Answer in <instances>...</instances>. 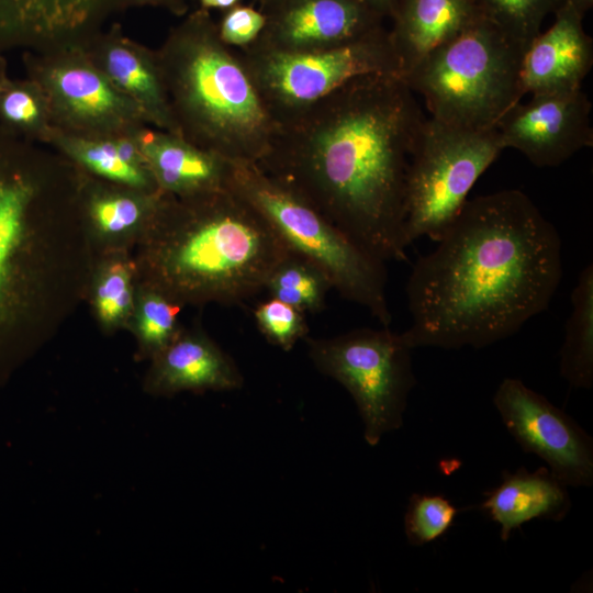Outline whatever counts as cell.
<instances>
[{
	"instance_id": "cell-1",
	"label": "cell",
	"mask_w": 593,
	"mask_h": 593,
	"mask_svg": "<svg viewBox=\"0 0 593 593\" xmlns=\"http://www.w3.org/2000/svg\"><path fill=\"white\" fill-rule=\"evenodd\" d=\"M425 118L401 76L357 77L279 123L257 165L374 257L403 261L406 172Z\"/></svg>"
},
{
	"instance_id": "cell-2",
	"label": "cell",
	"mask_w": 593,
	"mask_h": 593,
	"mask_svg": "<svg viewBox=\"0 0 593 593\" xmlns=\"http://www.w3.org/2000/svg\"><path fill=\"white\" fill-rule=\"evenodd\" d=\"M405 287L413 348L475 349L516 334L562 279L555 225L518 189L468 199Z\"/></svg>"
},
{
	"instance_id": "cell-3",
	"label": "cell",
	"mask_w": 593,
	"mask_h": 593,
	"mask_svg": "<svg viewBox=\"0 0 593 593\" xmlns=\"http://www.w3.org/2000/svg\"><path fill=\"white\" fill-rule=\"evenodd\" d=\"M83 171L0 128V387L57 334L94 286Z\"/></svg>"
},
{
	"instance_id": "cell-4",
	"label": "cell",
	"mask_w": 593,
	"mask_h": 593,
	"mask_svg": "<svg viewBox=\"0 0 593 593\" xmlns=\"http://www.w3.org/2000/svg\"><path fill=\"white\" fill-rule=\"evenodd\" d=\"M290 253L266 219L226 187L184 197L160 191L134 233L128 264L139 291L182 307L230 305L265 290Z\"/></svg>"
},
{
	"instance_id": "cell-5",
	"label": "cell",
	"mask_w": 593,
	"mask_h": 593,
	"mask_svg": "<svg viewBox=\"0 0 593 593\" xmlns=\"http://www.w3.org/2000/svg\"><path fill=\"white\" fill-rule=\"evenodd\" d=\"M155 51L178 135L231 161H261L278 124L209 11L187 13Z\"/></svg>"
},
{
	"instance_id": "cell-6",
	"label": "cell",
	"mask_w": 593,
	"mask_h": 593,
	"mask_svg": "<svg viewBox=\"0 0 593 593\" xmlns=\"http://www.w3.org/2000/svg\"><path fill=\"white\" fill-rule=\"evenodd\" d=\"M525 49L481 15L402 78L430 118L461 128H494L524 96Z\"/></svg>"
},
{
	"instance_id": "cell-7",
	"label": "cell",
	"mask_w": 593,
	"mask_h": 593,
	"mask_svg": "<svg viewBox=\"0 0 593 593\" xmlns=\"http://www.w3.org/2000/svg\"><path fill=\"white\" fill-rule=\"evenodd\" d=\"M225 187L254 206L291 253L317 267L342 298L390 325L385 262L255 163L230 160Z\"/></svg>"
},
{
	"instance_id": "cell-8",
	"label": "cell",
	"mask_w": 593,
	"mask_h": 593,
	"mask_svg": "<svg viewBox=\"0 0 593 593\" xmlns=\"http://www.w3.org/2000/svg\"><path fill=\"white\" fill-rule=\"evenodd\" d=\"M502 150L495 128L468 130L424 119L405 180L404 227L410 245L421 237L440 238Z\"/></svg>"
},
{
	"instance_id": "cell-9",
	"label": "cell",
	"mask_w": 593,
	"mask_h": 593,
	"mask_svg": "<svg viewBox=\"0 0 593 593\" xmlns=\"http://www.w3.org/2000/svg\"><path fill=\"white\" fill-rule=\"evenodd\" d=\"M315 368L340 383L363 422L365 440L377 446L403 425L410 392L416 385L412 350L402 333L361 327L305 339Z\"/></svg>"
},
{
	"instance_id": "cell-10",
	"label": "cell",
	"mask_w": 593,
	"mask_h": 593,
	"mask_svg": "<svg viewBox=\"0 0 593 593\" xmlns=\"http://www.w3.org/2000/svg\"><path fill=\"white\" fill-rule=\"evenodd\" d=\"M236 51L277 124L357 77L401 76L384 27L348 43L312 52L281 53L248 47Z\"/></svg>"
},
{
	"instance_id": "cell-11",
	"label": "cell",
	"mask_w": 593,
	"mask_h": 593,
	"mask_svg": "<svg viewBox=\"0 0 593 593\" xmlns=\"http://www.w3.org/2000/svg\"><path fill=\"white\" fill-rule=\"evenodd\" d=\"M26 77L43 89L56 130L81 137L135 136L149 126L139 109L81 47L24 52Z\"/></svg>"
},
{
	"instance_id": "cell-12",
	"label": "cell",
	"mask_w": 593,
	"mask_h": 593,
	"mask_svg": "<svg viewBox=\"0 0 593 593\" xmlns=\"http://www.w3.org/2000/svg\"><path fill=\"white\" fill-rule=\"evenodd\" d=\"M493 403L524 451L542 459L568 486L593 484V440L564 411L516 378L500 383Z\"/></svg>"
},
{
	"instance_id": "cell-13",
	"label": "cell",
	"mask_w": 593,
	"mask_h": 593,
	"mask_svg": "<svg viewBox=\"0 0 593 593\" xmlns=\"http://www.w3.org/2000/svg\"><path fill=\"white\" fill-rule=\"evenodd\" d=\"M592 103L582 89L533 94L496 123L505 148L521 152L536 167H556L593 146Z\"/></svg>"
},
{
	"instance_id": "cell-14",
	"label": "cell",
	"mask_w": 593,
	"mask_h": 593,
	"mask_svg": "<svg viewBox=\"0 0 593 593\" xmlns=\"http://www.w3.org/2000/svg\"><path fill=\"white\" fill-rule=\"evenodd\" d=\"M262 12L266 25L247 47L281 53L338 46L383 27L384 20L360 0H281Z\"/></svg>"
},
{
	"instance_id": "cell-15",
	"label": "cell",
	"mask_w": 593,
	"mask_h": 593,
	"mask_svg": "<svg viewBox=\"0 0 593 593\" xmlns=\"http://www.w3.org/2000/svg\"><path fill=\"white\" fill-rule=\"evenodd\" d=\"M81 48L149 126L178 135L155 49L125 35L119 24L99 31Z\"/></svg>"
},
{
	"instance_id": "cell-16",
	"label": "cell",
	"mask_w": 593,
	"mask_h": 593,
	"mask_svg": "<svg viewBox=\"0 0 593 593\" xmlns=\"http://www.w3.org/2000/svg\"><path fill=\"white\" fill-rule=\"evenodd\" d=\"M553 23L528 44L522 60L524 94L581 89L593 65V41L583 18L563 0L553 12Z\"/></svg>"
},
{
	"instance_id": "cell-17",
	"label": "cell",
	"mask_w": 593,
	"mask_h": 593,
	"mask_svg": "<svg viewBox=\"0 0 593 593\" xmlns=\"http://www.w3.org/2000/svg\"><path fill=\"white\" fill-rule=\"evenodd\" d=\"M108 0H0V52H48L78 45Z\"/></svg>"
},
{
	"instance_id": "cell-18",
	"label": "cell",
	"mask_w": 593,
	"mask_h": 593,
	"mask_svg": "<svg viewBox=\"0 0 593 593\" xmlns=\"http://www.w3.org/2000/svg\"><path fill=\"white\" fill-rule=\"evenodd\" d=\"M244 378L234 359L200 331L180 332L153 357L146 390L155 395L181 391L240 389Z\"/></svg>"
},
{
	"instance_id": "cell-19",
	"label": "cell",
	"mask_w": 593,
	"mask_h": 593,
	"mask_svg": "<svg viewBox=\"0 0 593 593\" xmlns=\"http://www.w3.org/2000/svg\"><path fill=\"white\" fill-rule=\"evenodd\" d=\"M135 138L161 191L184 197L225 188L230 160L152 126Z\"/></svg>"
},
{
	"instance_id": "cell-20",
	"label": "cell",
	"mask_w": 593,
	"mask_h": 593,
	"mask_svg": "<svg viewBox=\"0 0 593 593\" xmlns=\"http://www.w3.org/2000/svg\"><path fill=\"white\" fill-rule=\"evenodd\" d=\"M479 16L473 0H398L388 32L401 77Z\"/></svg>"
},
{
	"instance_id": "cell-21",
	"label": "cell",
	"mask_w": 593,
	"mask_h": 593,
	"mask_svg": "<svg viewBox=\"0 0 593 593\" xmlns=\"http://www.w3.org/2000/svg\"><path fill=\"white\" fill-rule=\"evenodd\" d=\"M568 485L548 468L504 472L502 482L486 493L481 508L500 526L507 541L513 530L533 519L562 521L571 510Z\"/></svg>"
},
{
	"instance_id": "cell-22",
	"label": "cell",
	"mask_w": 593,
	"mask_h": 593,
	"mask_svg": "<svg viewBox=\"0 0 593 593\" xmlns=\"http://www.w3.org/2000/svg\"><path fill=\"white\" fill-rule=\"evenodd\" d=\"M135 136L81 137L55 130L47 146L88 175L143 191H158Z\"/></svg>"
},
{
	"instance_id": "cell-23",
	"label": "cell",
	"mask_w": 593,
	"mask_h": 593,
	"mask_svg": "<svg viewBox=\"0 0 593 593\" xmlns=\"http://www.w3.org/2000/svg\"><path fill=\"white\" fill-rule=\"evenodd\" d=\"M160 191L134 189L83 171V208L93 233L104 236L134 234L156 204Z\"/></svg>"
},
{
	"instance_id": "cell-24",
	"label": "cell",
	"mask_w": 593,
	"mask_h": 593,
	"mask_svg": "<svg viewBox=\"0 0 593 593\" xmlns=\"http://www.w3.org/2000/svg\"><path fill=\"white\" fill-rule=\"evenodd\" d=\"M572 309L560 349V374L575 389L593 385V265L580 272L571 293Z\"/></svg>"
},
{
	"instance_id": "cell-25",
	"label": "cell",
	"mask_w": 593,
	"mask_h": 593,
	"mask_svg": "<svg viewBox=\"0 0 593 593\" xmlns=\"http://www.w3.org/2000/svg\"><path fill=\"white\" fill-rule=\"evenodd\" d=\"M0 128L33 143L48 145L56 130L51 108L34 80L8 77L0 86Z\"/></svg>"
},
{
	"instance_id": "cell-26",
	"label": "cell",
	"mask_w": 593,
	"mask_h": 593,
	"mask_svg": "<svg viewBox=\"0 0 593 593\" xmlns=\"http://www.w3.org/2000/svg\"><path fill=\"white\" fill-rule=\"evenodd\" d=\"M331 289L328 279L317 267L293 253L273 269L265 284L271 298L305 314L322 311Z\"/></svg>"
},
{
	"instance_id": "cell-27",
	"label": "cell",
	"mask_w": 593,
	"mask_h": 593,
	"mask_svg": "<svg viewBox=\"0 0 593 593\" xmlns=\"http://www.w3.org/2000/svg\"><path fill=\"white\" fill-rule=\"evenodd\" d=\"M481 15L525 48L563 0H473Z\"/></svg>"
},
{
	"instance_id": "cell-28",
	"label": "cell",
	"mask_w": 593,
	"mask_h": 593,
	"mask_svg": "<svg viewBox=\"0 0 593 593\" xmlns=\"http://www.w3.org/2000/svg\"><path fill=\"white\" fill-rule=\"evenodd\" d=\"M137 334L144 356L154 357L181 332L177 317L182 306L152 292L139 291Z\"/></svg>"
},
{
	"instance_id": "cell-29",
	"label": "cell",
	"mask_w": 593,
	"mask_h": 593,
	"mask_svg": "<svg viewBox=\"0 0 593 593\" xmlns=\"http://www.w3.org/2000/svg\"><path fill=\"white\" fill-rule=\"evenodd\" d=\"M459 510L439 494L414 493L404 515V533L411 546L419 547L441 537Z\"/></svg>"
},
{
	"instance_id": "cell-30",
	"label": "cell",
	"mask_w": 593,
	"mask_h": 593,
	"mask_svg": "<svg viewBox=\"0 0 593 593\" xmlns=\"http://www.w3.org/2000/svg\"><path fill=\"white\" fill-rule=\"evenodd\" d=\"M305 313L271 298L260 302L254 310V318L261 335L272 345L284 351L305 339L309 325Z\"/></svg>"
},
{
	"instance_id": "cell-31",
	"label": "cell",
	"mask_w": 593,
	"mask_h": 593,
	"mask_svg": "<svg viewBox=\"0 0 593 593\" xmlns=\"http://www.w3.org/2000/svg\"><path fill=\"white\" fill-rule=\"evenodd\" d=\"M94 305L102 323L121 322L133 306V272L128 261L107 266L94 282Z\"/></svg>"
},
{
	"instance_id": "cell-32",
	"label": "cell",
	"mask_w": 593,
	"mask_h": 593,
	"mask_svg": "<svg viewBox=\"0 0 593 593\" xmlns=\"http://www.w3.org/2000/svg\"><path fill=\"white\" fill-rule=\"evenodd\" d=\"M266 20L262 11L237 4L225 10L217 23V32L227 46L245 48L258 38L266 25Z\"/></svg>"
},
{
	"instance_id": "cell-33",
	"label": "cell",
	"mask_w": 593,
	"mask_h": 593,
	"mask_svg": "<svg viewBox=\"0 0 593 593\" xmlns=\"http://www.w3.org/2000/svg\"><path fill=\"white\" fill-rule=\"evenodd\" d=\"M142 7L161 8L177 16L188 12L187 0H116V11Z\"/></svg>"
},
{
	"instance_id": "cell-34",
	"label": "cell",
	"mask_w": 593,
	"mask_h": 593,
	"mask_svg": "<svg viewBox=\"0 0 593 593\" xmlns=\"http://www.w3.org/2000/svg\"><path fill=\"white\" fill-rule=\"evenodd\" d=\"M382 19L390 18L398 0H360Z\"/></svg>"
},
{
	"instance_id": "cell-35",
	"label": "cell",
	"mask_w": 593,
	"mask_h": 593,
	"mask_svg": "<svg viewBox=\"0 0 593 593\" xmlns=\"http://www.w3.org/2000/svg\"><path fill=\"white\" fill-rule=\"evenodd\" d=\"M200 1V8L204 10L210 9H222V10H228L237 4H239V0H199Z\"/></svg>"
},
{
	"instance_id": "cell-36",
	"label": "cell",
	"mask_w": 593,
	"mask_h": 593,
	"mask_svg": "<svg viewBox=\"0 0 593 593\" xmlns=\"http://www.w3.org/2000/svg\"><path fill=\"white\" fill-rule=\"evenodd\" d=\"M572 4L581 14L585 13L592 8L593 0H566Z\"/></svg>"
},
{
	"instance_id": "cell-37",
	"label": "cell",
	"mask_w": 593,
	"mask_h": 593,
	"mask_svg": "<svg viewBox=\"0 0 593 593\" xmlns=\"http://www.w3.org/2000/svg\"><path fill=\"white\" fill-rule=\"evenodd\" d=\"M9 77L8 75V61L4 57V53L0 52V86Z\"/></svg>"
},
{
	"instance_id": "cell-38",
	"label": "cell",
	"mask_w": 593,
	"mask_h": 593,
	"mask_svg": "<svg viewBox=\"0 0 593 593\" xmlns=\"http://www.w3.org/2000/svg\"><path fill=\"white\" fill-rule=\"evenodd\" d=\"M257 1L261 5V11H265V10L271 8L272 5H275L276 3H278L281 0H257Z\"/></svg>"
}]
</instances>
